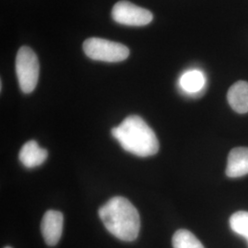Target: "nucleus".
I'll return each instance as SVG.
<instances>
[{"mask_svg": "<svg viewBox=\"0 0 248 248\" xmlns=\"http://www.w3.org/2000/svg\"><path fill=\"white\" fill-rule=\"evenodd\" d=\"M98 214L107 230L118 239L132 242L137 238L141 227L140 215L127 199H110L99 209Z\"/></svg>", "mask_w": 248, "mask_h": 248, "instance_id": "f257e3e1", "label": "nucleus"}, {"mask_svg": "<svg viewBox=\"0 0 248 248\" xmlns=\"http://www.w3.org/2000/svg\"><path fill=\"white\" fill-rule=\"evenodd\" d=\"M116 140L124 150L134 155L147 157L159 150V142L155 132L141 117H127L122 124L111 130Z\"/></svg>", "mask_w": 248, "mask_h": 248, "instance_id": "f03ea898", "label": "nucleus"}, {"mask_svg": "<svg viewBox=\"0 0 248 248\" xmlns=\"http://www.w3.org/2000/svg\"><path fill=\"white\" fill-rule=\"evenodd\" d=\"M16 73L21 91L25 94L31 93L38 84L40 63L36 53L28 46H22L18 51Z\"/></svg>", "mask_w": 248, "mask_h": 248, "instance_id": "7ed1b4c3", "label": "nucleus"}, {"mask_svg": "<svg viewBox=\"0 0 248 248\" xmlns=\"http://www.w3.org/2000/svg\"><path fill=\"white\" fill-rule=\"evenodd\" d=\"M83 49L90 59L102 62H122L127 59L130 54L127 46L100 38H89L86 40Z\"/></svg>", "mask_w": 248, "mask_h": 248, "instance_id": "20e7f679", "label": "nucleus"}, {"mask_svg": "<svg viewBox=\"0 0 248 248\" xmlns=\"http://www.w3.org/2000/svg\"><path fill=\"white\" fill-rule=\"evenodd\" d=\"M111 14L116 22L127 26H145L153 20L151 11L125 0L116 3Z\"/></svg>", "mask_w": 248, "mask_h": 248, "instance_id": "39448f33", "label": "nucleus"}, {"mask_svg": "<svg viewBox=\"0 0 248 248\" xmlns=\"http://www.w3.org/2000/svg\"><path fill=\"white\" fill-rule=\"evenodd\" d=\"M62 226L63 216L62 213L53 210L45 213L41 224V230L45 243L48 246L53 247L58 244L62 236Z\"/></svg>", "mask_w": 248, "mask_h": 248, "instance_id": "423d86ee", "label": "nucleus"}, {"mask_svg": "<svg viewBox=\"0 0 248 248\" xmlns=\"http://www.w3.org/2000/svg\"><path fill=\"white\" fill-rule=\"evenodd\" d=\"M248 174V147H236L231 151L227 160L226 175L241 177Z\"/></svg>", "mask_w": 248, "mask_h": 248, "instance_id": "0eeeda50", "label": "nucleus"}, {"mask_svg": "<svg viewBox=\"0 0 248 248\" xmlns=\"http://www.w3.org/2000/svg\"><path fill=\"white\" fill-rule=\"evenodd\" d=\"M48 152L40 147L36 141L27 142L19 151L18 157L20 162L28 168L33 169L39 167L45 163L47 159Z\"/></svg>", "mask_w": 248, "mask_h": 248, "instance_id": "6e6552de", "label": "nucleus"}, {"mask_svg": "<svg viewBox=\"0 0 248 248\" xmlns=\"http://www.w3.org/2000/svg\"><path fill=\"white\" fill-rule=\"evenodd\" d=\"M231 108L237 113L248 112V82L238 81L234 83L227 93Z\"/></svg>", "mask_w": 248, "mask_h": 248, "instance_id": "1a4fd4ad", "label": "nucleus"}, {"mask_svg": "<svg viewBox=\"0 0 248 248\" xmlns=\"http://www.w3.org/2000/svg\"><path fill=\"white\" fill-rule=\"evenodd\" d=\"M205 76L202 72L199 70H190L184 73L180 79L179 85L181 89L186 93L194 94L200 92L205 86Z\"/></svg>", "mask_w": 248, "mask_h": 248, "instance_id": "9d476101", "label": "nucleus"}, {"mask_svg": "<svg viewBox=\"0 0 248 248\" xmlns=\"http://www.w3.org/2000/svg\"><path fill=\"white\" fill-rule=\"evenodd\" d=\"M172 244L174 248H204L202 244L189 231L180 229L173 236Z\"/></svg>", "mask_w": 248, "mask_h": 248, "instance_id": "9b49d317", "label": "nucleus"}, {"mask_svg": "<svg viewBox=\"0 0 248 248\" xmlns=\"http://www.w3.org/2000/svg\"><path fill=\"white\" fill-rule=\"evenodd\" d=\"M231 229L248 241V213L237 212L230 218Z\"/></svg>", "mask_w": 248, "mask_h": 248, "instance_id": "f8f14e48", "label": "nucleus"}, {"mask_svg": "<svg viewBox=\"0 0 248 248\" xmlns=\"http://www.w3.org/2000/svg\"><path fill=\"white\" fill-rule=\"evenodd\" d=\"M9 248V247H8V248Z\"/></svg>", "mask_w": 248, "mask_h": 248, "instance_id": "ddd939ff", "label": "nucleus"}]
</instances>
